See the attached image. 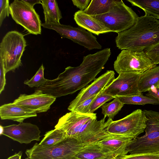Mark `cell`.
<instances>
[{
    "instance_id": "obj_20",
    "label": "cell",
    "mask_w": 159,
    "mask_h": 159,
    "mask_svg": "<svg viewBox=\"0 0 159 159\" xmlns=\"http://www.w3.org/2000/svg\"><path fill=\"white\" fill-rule=\"evenodd\" d=\"M159 84V65L141 74L138 83L140 93L148 91Z\"/></svg>"
},
{
    "instance_id": "obj_9",
    "label": "cell",
    "mask_w": 159,
    "mask_h": 159,
    "mask_svg": "<svg viewBox=\"0 0 159 159\" xmlns=\"http://www.w3.org/2000/svg\"><path fill=\"white\" fill-rule=\"evenodd\" d=\"M156 65L144 51L122 50L114 61V68L117 73L133 71L141 74Z\"/></svg>"
},
{
    "instance_id": "obj_11",
    "label": "cell",
    "mask_w": 159,
    "mask_h": 159,
    "mask_svg": "<svg viewBox=\"0 0 159 159\" xmlns=\"http://www.w3.org/2000/svg\"><path fill=\"white\" fill-rule=\"evenodd\" d=\"M140 74L133 71L121 72L104 89L103 93L114 97L137 95L140 93L138 83Z\"/></svg>"
},
{
    "instance_id": "obj_33",
    "label": "cell",
    "mask_w": 159,
    "mask_h": 159,
    "mask_svg": "<svg viewBox=\"0 0 159 159\" xmlns=\"http://www.w3.org/2000/svg\"><path fill=\"white\" fill-rule=\"evenodd\" d=\"M2 58L0 57V93L3 90L6 85V74Z\"/></svg>"
},
{
    "instance_id": "obj_10",
    "label": "cell",
    "mask_w": 159,
    "mask_h": 159,
    "mask_svg": "<svg viewBox=\"0 0 159 159\" xmlns=\"http://www.w3.org/2000/svg\"><path fill=\"white\" fill-rule=\"evenodd\" d=\"M44 28L54 30L62 37L69 39L74 42L84 47L89 50L101 49V45L96 37L90 32L81 27H75L69 25L42 24Z\"/></svg>"
},
{
    "instance_id": "obj_1",
    "label": "cell",
    "mask_w": 159,
    "mask_h": 159,
    "mask_svg": "<svg viewBox=\"0 0 159 159\" xmlns=\"http://www.w3.org/2000/svg\"><path fill=\"white\" fill-rule=\"evenodd\" d=\"M109 48L84 56L82 63L77 67L69 66L52 80L36 89L57 98L72 94L82 90L96 79L104 68L111 55Z\"/></svg>"
},
{
    "instance_id": "obj_29",
    "label": "cell",
    "mask_w": 159,
    "mask_h": 159,
    "mask_svg": "<svg viewBox=\"0 0 159 159\" xmlns=\"http://www.w3.org/2000/svg\"><path fill=\"white\" fill-rule=\"evenodd\" d=\"M155 65L159 64V42L148 47L144 51Z\"/></svg>"
},
{
    "instance_id": "obj_35",
    "label": "cell",
    "mask_w": 159,
    "mask_h": 159,
    "mask_svg": "<svg viewBox=\"0 0 159 159\" xmlns=\"http://www.w3.org/2000/svg\"><path fill=\"white\" fill-rule=\"evenodd\" d=\"M146 96L159 101V86L152 87L148 91Z\"/></svg>"
},
{
    "instance_id": "obj_36",
    "label": "cell",
    "mask_w": 159,
    "mask_h": 159,
    "mask_svg": "<svg viewBox=\"0 0 159 159\" xmlns=\"http://www.w3.org/2000/svg\"><path fill=\"white\" fill-rule=\"evenodd\" d=\"M23 1L29 5L33 7L36 4L41 3V0H23Z\"/></svg>"
},
{
    "instance_id": "obj_27",
    "label": "cell",
    "mask_w": 159,
    "mask_h": 159,
    "mask_svg": "<svg viewBox=\"0 0 159 159\" xmlns=\"http://www.w3.org/2000/svg\"><path fill=\"white\" fill-rule=\"evenodd\" d=\"M44 68L42 64L34 75L30 80H25L24 83L30 88H38L45 84L48 80L44 77Z\"/></svg>"
},
{
    "instance_id": "obj_13",
    "label": "cell",
    "mask_w": 159,
    "mask_h": 159,
    "mask_svg": "<svg viewBox=\"0 0 159 159\" xmlns=\"http://www.w3.org/2000/svg\"><path fill=\"white\" fill-rule=\"evenodd\" d=\"M56 98L35 89L33 93L27 95L20 94L13 103L32 111L36 113L47 111Z\"/></svg>"
},
{
    "instance_id": "obj_34",
    "label": "cell",
    "mask_w": 159,
    "mask_h": 159,
    "mask_svg": "<svg viewBox=\"0 0 159 159\" xmlns=\"http://www.w3.org/2000/svg\"><path fill=\"white\" fill-rule=\"evenodd\" d=\"M91 1L90 0H72V1L74 5L79 8L80 10L82 11L84 10L88 7Z\"/></svg>"
},
{
    "instance_id": "obj_4",
    "label": "cell",
    "mask_w": 159,
    "mask_h": 159,
    "mask_svg": "<svg viewBox=\"0 0 159 159\" xmlns=\"http://www.w3.org/2000/svg\"><path fill=\"white\" fill-rule=\"evenodd\" d=\"M92 16L102 22L111 32L118 34L132 27L139 17L121 0H116L107 13Z\"/></svg>"
},
{
    "instance_id": "obj_38",
    "label": "cell",
    "mask_w": 159,
    "mask_h": 159,
    "mask_svg": "<svg viewBox=\"0 0 159 159\" xmlns=\"http://www.w3.org/2000/svg\"><path fill=\"white\" fill-rule=\"evenodd\" d=\"M0 135L2 134L3 132V126H2L1 125L0 127Z\"/></svg>"
},
{
    "instance_id": "obj_22",
    "label": "cell",
    "mask_w": 159,
    "mask_h": 159,
    "mask_svg": "<svg viewBox=\"0 0 159 159\" xmlns=\"http://www.w3.org/2000/svg\"><path fill=\"white\" fill-rule=\"evenodd\" d=\"M116 0H92L88 7L83 11L91 16L100 15L108 12Z\"/></svg>"
},
{
    "instance_id": "obj_15",
    "label": "cell",
    "mask_w": 159,
    "mask_h": 159,
    "mask_svg": "<svg viewBox=\"0 0 159 159\" xmlns=\"http://www.w3.org/2000/svg\"><path fill=\"white\" fill-rule=\"evenodd\" d=\"M115 73L113 70H107L91 84L81 90L75 98L72 101L68 109L72 111L74 109L86 99L99 93L115 79Z\"/></svg>"
},
{
    "instance_id": "obj_6",
    "label": "cell",
    "mask_w": 159,
    "mask_h": 159,
    "mask_svg": "<svg viewBox=\"0 0 159 159\" xmlns=\"http://www.w3.org/2000/svg\"><path fill=\"white\" fill-rule=\"evenodd\" d=\"M26 45L24 36L17 31H9L3 37L0 43V57L6 73L22 65L21 58Z\"/></svg>"
},
{
    "instance_id": "obj_25",
    "label": "cell",
    "mask_w": 159,
    "mask_h": 159,
    "mask_svg": "<svg viewBox=\"0 0 159 159\" xmlns=\"http://www.w3.org/2000/svg\"><path fill=\"white\" fill-rule=\"evenodd\" d=\"M124 104H134L144 105L147 104H159V101L146 96L142 93L131 96H116Z\"/></svg>"
},
{
    "instance_id": "obj_2",
    "label": "cell",
    "mask_w": 159,
    "mask_h": 159,
    "mask_svg": "<svg viewBox=\"0 0 159 159\" xmlns=\"http://www.w3.org/2000/svg\"><path fill=\"white\" fill-rule=\"evenodd\" d=\"M115 42L120 50L144 51L159 42V20L145 14L139 17L132 27L118 34Z\"/></svg>"
},
{
    "instance_id": "obj_26",
    "label": "cell",
    "mask_w": 159,
    "mask_h": 159,
    "mask_svg": "<svg viewBox=\"0 0 159 159\" xmlns=\"http://www.w3.org/2000/svg\"><path fill=\"white\" fill-rule=\"evenodd\" d=\"M124 104L118 98L115 97L114 100L108 103H105L102 107V113L104 117L113 119L123 107Z\"/></svg>"
},
{
    "instance_id": "obj_23",
    "label": "cell",
    "mask_w": 159,
    "mask_h": 159,
    "mask_svg": "<svg viewBox=\"0 0 159 159\" xmlns=\"http://www.w3.org/2000/svg\"><path fill=\"white\" fill-rule=\"evenodd\" d=\"M132 6L143 10L145 14L159 19V0H127Z\"/></svg>"
},
{
    "instance_id": "obj_40",
    "label": "cell",
    "mask_w": 159,
    "mask_h": 159,
    "mask_svg": "<svg viewBox=\"0 0 159 159\" xmlns=\"http://www.w3.org/2000/svg\"><path fill=\"white\" fill-rule=\"evenodd\" d=\"M158 86H159V84H158Z\"/></svg>"
},
{
    "instance_id": "obj_5",
    "label": "cell",
    "mask_w": 159,
    "mask_h": 159,
    "mask_svg": "<svg viewBox=\"0 0 159 159\" xmlns=\"http://www.w3.org/2000/svg\"><path fill=\"white\" fill-rule=\"evenodd\" d=\"M85 145L76 139L67 138L48 148L40 147L36 143L25 152L29 159H76V155Z\"/></svg>"
},
{
    "instance_id": "obj_12",
    "label": "cell",
    "mask_w": 159,
    "mask_h": 159,
    "mask_svg": "<svg viewBox=\"0 0 159 159\" xmlns=\"http://www.w3.org/2000/svg\"><path fill=\"white\" fill-rule=\"evenodd\" d=\"M96 117V113L85 114L71 111L59 119L55 128L62 131L67 138L76 139L84 125L90 119Z\"/></svg>"
},
{
    "instance_id": "obj_7",
    "label": "cell",
    "mask_w": 159,
    "mask_h": 159,
    "mask_svg": "<svg viewBox=\"0 0 159 159\" xmlns=\"http://www.w3.org/2000/svg\"><path fill=\"white\" fill-rule=\"evenodd\" d=\"M106 128L110 134L120 135L134 139L145 130L148 120L143 111L137 109L118 120L108 118Z\"/></svg>"
},
{
    "instance_id": "obj_37",
    "label": "cell",
    "mask_w": 159,
    "mask_h": 159,
    "mask_svg": "<svg viewBox=\"0 0 159 159\" xmlns=\"http://www.w3.org/2000/svg\"><path fill=\"white\" fill-rule=\"evenodd\" d=\"M22 155V152L20 151L18 153H16L7 159H21Z\"/></svg>"
},
{
    "instance_id": "obj_28",
    "label": "cell",
    "mask_w": 159,
    "mask_h": 159,
    "mask_svg": "<svg viewBox=\"0 0 159 159\" xmlns=\"http://www.w3.org/2000/svg\"><path fill=\"white\" fill-rule=\"evenodd\" d=\"M114 98L115 97L114 96L104 93L102 90L97 95L91 103L90 107V113H94L95 111L107 102Z\"/></svg>"
},
{
    "instance_id": "obj_32",
    "label": "cell",
    "mask_w": 159,
    "mask_h": 159,
    "mask_svg": "<svg viewBox=\"0 0 159 159\" xmlns=\"http://www.w3.org/2000/svg\"><path fill=\"white\" fill-rule=\"evenodd\" d=\"M9 0H0V26L4 19L10 14V5Z\"/></svg>"
},
{
    "instance_id": "obj_24",
    "label": "cell",
    "mask_w": 159,
    "mask_h": 159,
    "mask_svg": "<svg viewBox=\"0 0 159 159\" xmlns=\"http://www.w3.org/2000/svg\"><path fill=\"white\" fill-rule=\"evenodd\" d=\"M38 145L42 148L53 146L67 138L61 130L56 128L46 132Z\"/></svg>"
},
{
    "instance_id": "obj_17",
    "label": "cell",
    "mask_w": 159,
    "mask_h": 159,
    "mask_svg": "<svg viewBox=\"0 0 159 159\" xmlns=\"http://www.w3.org/2000/svg\"><path fill=\"white\" fill-rule=\"evenodd\" d=\"M0 116L2 120H11L20 123L26 119L37 116V114L35 112L12 102L0 107Z\"/></svg>"
},
{
    "instance_id": "obj_14",
    "label": "cell",
    "mask_w": 159,
    "mask_h": 159,
    "mask_svg": "<svg viewBox=\"0 0 159 159\" xmlns=\"http://www.w3.org/2000/svg\"><path fill=\"white\" fill-rule=\"evenodd\" d=\"M3 127L2 135L21 144H29L33 141L40 140V130L37 126L31 123L22 122Z\"/></svg>"
},
{
    "instance_id": "obj_16",
    "label": "cell",
    "mask_w": 159,
    "mask_h": 159,
    "mask_svg": "<svg viewBox=\"0 0 159 159\" xmlns=\"http://www.w3.org/2000/svg\"><path fill=\"white\" fill-rule=\"evenodd\" d=\"M133 139L130 137L109 134L96 143L120 157L127 154L126 148Z\"/></svg>"
},
{
    "instance_id": "obj_30",
    "label": "cell",
    "mask_w": 159,
    "mask_h": 159,
    "mask_svg": "<svg viewBox=\"0 0 159 159\" xmlns=\"http://www.w3.org/2000/svg\"><path fill=\"white\" fill-rule=\"evenodd\" d=\"M99 93L93 96L84 101L79 105L75 107L72 111L83 114H91L90 111V106L93 100Z\"/></svg>"
},
{
    "instance_id": "obj_39",
    "label": "cell",
    "mask_w": 159,
    "mask_h": 159,
    "mask_svg": "<svg viewBox=\"0 0 159 159\" xmlns=\"http://www.w3.org/2000/svg\"><path fill=\"white\" fill-rule=\"evenodd\" d=\"M25 159H29L28 158H26Z\"/></svg>"
},
{
    "instance_id": "obj_19",
    "label": "cell",
    "mask_w": 159,
    "mask_h": 159,
    "mask_svg": "<svg viewBox=\"0 0 159 159\" xmlns=\"http://www.w3.org/2000/svg\"><path fill=\"white\" fill-rule=\"evenodd\" d=\"M119 157L96 143L85 145L75 156L76 159H117Z\"/></svg>"
},
{
    "instance_id": "obj_31",
    "label": "cell",
    "mask_w": 159,
    "mask_h": 159,
    "mask_svg": "<svg viewBox=\"0 0 159 159\" xmlns=\"http://www.w3.org/2000/svg\"><path fill=\"white\" fill-rule=\"evenodd\" d=\"M117 159H159V152L152 153L126 154Z\"/></svg>"
},
{
    "instance_id": "obj_8",
    "label": "cell",
    "mask_w": 159,
    "mask_h": 159,
    "mask_svg": "<svg viewBox=\"0 0 159 159\" xmlns=\"http://www.w3.org/2000/svg\"><path fill=\"white\" fill-rule=\"evenodd\" d=\"M10 14L14 21L30 34L41 33L42 24L39 15L34 7L23 0H15L10 5Z\"/></svg>"
},
{
    "instance_id": "obj_21",
    "label": "cell",
    "mask_w": 159,
    "mask_h": 159,
    "mask_svg": "<svg viewBox=\"0 0 159 159\" xmlns=\"http://www.w3.org/2000/svg\"><path fill=\"white\" fill-rule=\"evenodd\" d=\"M41 4L43 9L45 23L59 24L62 18L61 11L55 0H42Z\"/></svg>"
},
{
    "instance_id": "obj_3",
    "label": "cell",
    "mask_w": 159,
    "mask_h": 159,
    "mask_svg": "<svg viewBox=\"0 0 159 159\" xmlns=\"http://www.w3.org/2000/svg\"><path fill=\"white\" fill-rule=\"evenodd\" d=\"M148 120L145 134L133 139L126 150L131 154L152 153L159 152V112L143 111Z\"/></svg>"
},
{
    "instance_id": "obj_18",
    "label": "cell",
    "mask_w": 159,
    "mask_h": 159,
    "mask_svg": "<svg viewBox=\"0 0 159 159\" xmlns=\"http://www.w3.org/2000/svg\"><path fill=\"white\" fill-rule=\"evenodd\" d=\"M74 19L79 26L97 35L111 32L102 22L83 11L76 12Z\"/></svg>"
}]
</instances>
